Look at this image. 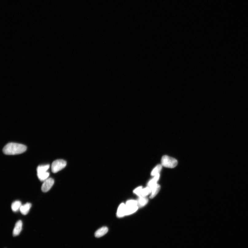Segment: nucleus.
<instances>
[{
  "instance_id": "nucleus-7",
  "label": "nucleus",
  "mask_w": 248,
  "mask_h": 248,
  "mask_svg": "<svg viewBox=\"0 0 248 248\" xmlns=\"http://www.w3.org/2000/svg\"><path fill=\"white\" fill-rule=\"evenodd\" d=\"M117 215L119 218L126 215V206L125 204L122 203L119 205L117 211Z\"/></svg>"
},
{
  "instance_id": "nucleus-5",
  "label": "nucleus",
  "mask_w": 248,
  "mask_h": 248,
  "mask_svg": "<svg viewBox=\"0 0 248 248\" xmlns=\"http://www.w3.org/2000/svg\"><path fill=\"white\" fill-rule=\"evenodd\" d=\"M54 184V180L52 178H48L44 181L41 186V190L44 192H47Z\"/></svg>"
},
{
  "instance_id": "nucleus-3",
  "label": "nucleus",
  "mask_w": 248,
  "mask_h": 248,
  "mask_svg": "<svg viewBox=\"0 0 248 248\" xmlns=\"http://www.w3.org/2000/svg\"><path fill=\"white\" fill-rule=\"evenodd\" d=\"M126 215H131L136 212L138 208L137 201L130 200L126 203Z\"/></svg>"
},
{
  "instance_id": "nucleus-1",
  "label": "nucleus",
  "mask_w": 248,
  "mask_h": 248,
  "mask_svg": "<svg viewBox=\"0 0 248 248\" xmlns=\"http://www.w3.org/2000/svg\"><path fill=\"white\" fill-rule=\"evenodd\" d=\"M26 150V146L23 145L15 143H10L4 146L2 150L5 154L14 155L23 153Z\"/></svg>"
},
{
  "instance_id": "nucleus-18",
  "label": "nucleus",
  "mask_w": 248,
  "mask_h": 248,
  "mask_svg": "<svg viewBox=\"0 0 248 248\" xmlns=\"http://www.w3.org/2000/svg\"><path fill=\"white\" fill-rule=\"evenodd\" d=\"M143 188L142 187H140L135 189L134 191V192L139 197L141 196Z\"/></svg>"
},
{
  "instance_id": "nucleus-8",
  "label": "nucleus",
  "mask_w": 248,
  "mask_h": 248,
  "mask_svg": "<svg viewBox=\"0 0 248 248\" xmlns=\"http://www.w3.org/2000/svg\"><path fill=\"white\" fill-rule=\"evenodd\" d=\"M108 228L106 227H102L98 230L95 233V236L96 238H99L101 237L108 232Z\"/></svg>"
},
{
  "instance_id": "nucleus-10",
  "label": "nucleus",
  "mask_w": 248,
  "mask_h": 248,
  "mask_svg": "<svg viewBox=\"0 0 248 248\" xmlns=\"http://www.w3.org/2000/svg\"><path fill=\"white\" fill-rule=\"evenodd\" d=\"M160 189V186L157 184L151 188V192L150 198L153 199L154 197L156 196L157 193H159Z\"/></svg>"
},
{
  "instance_id": "nucleus-12",
  "label": "nucleus",
  "mask_w": 248,
  "mask_h": 248,
  "mask_svg": "<svg viewBox=\"0 0 248 248\" xmlns=\"http://www.w3.org/2000/svg\"><path fill=\"white\" fill-rule=\"evenodd\" d=\"M138 207H142L145 206L148 202V199L146 197L140 196L137 201Z\"/></svg>"
},
{
  "instance_id": "nucleus-4",
  "label": "nucleus",
  "mask_w": 248,
  "mask_h": 248,
  "mask_svg": "<svg viewBox=\"0 0 248 248\" xmlns=\"http://www.w3.org/2000/svg\"><path fill=\"white\" fill-rule=\"evenodd\" d=\"M67 162L63 160L60 159L55 160L52 165V170L53 173H56L66 167Z\"/></svg>"
},
{
  "instance_id": "nucleus-2",
  "label": "nucleus",
  "mask_w": 248,
  "mask_h": 248,
  "mask_svg": "<svg viewBox=\"0 0 248 248\" xmlns=\"http://www.w3.org/2000/svg\"><path fill=\"white\" fill-rule=\"evenodd\" d=\"M161 163L163 167L169 168L176 167L178 164V162L176 159L166 155L162 157Z\"/></svg>"
},
{
  "instance_id": "nucleus-6",
  "label": "nucleus",
  "mask_w": 248,
  "mask_h": 248,
  "mask_svg": "<svg viewBox=\"0 0 248 248\" xmlns=\"http://www.w3.org/2000/svg\"><path fill=\"white\" fill-rule=\"evenodd\" d=\"M22 223L21 220L17 222L13 231V235L16 236H18L21 232L22 229Z\"/></svg>"
},
{
  "instance_id": "nucleus-16",
  "label": "nucleus",
  "mask_w": 248,
  "mask_h": 248,
  "mask_svg": "<svg viewBox=\"0 0 248 248\" xmlns=\"http://www.w3.org/2000/svg\"><path fill=\"white\" fill-rule=\"evenodd\" d=\"M162 165H157L156 167L154 168L151 173V175L155 176L159 174L162 169Z\"/></svg>"
},
{
  "instance_id": "nucleus-14",
  "label": "nucleus",
  "mask_w": 248,
  "mask_h": 248,
  "mask_svg": "<svg viewBox=\"0 0 248 248\" xmlns=\"http://www.w3.org/2000/svg\"><path fill=\"white\" fill-rule=\"evenodd\" d=\"M37 175L38 179L41 181H44L48 177L49 173L48 172H45L37 173Z\"/></svg>"
},
{
  "instance_id": "nucleus-13",
  "label": "nucleus",
  "mask_w": 248,
  "mask_h": 248,
  "mask_svg": "<svg viewBox=\"0 0 248 248\" xmlns=\"http://www.w3.org/2000/svg\"><path fill=\"white\" fill-rule=\"evenodd\" d=\"M21 205V203L20 201H16L13 203L11 205V208L13 212H16L20 210Z\"/></svg>"
},
{
  "instance_id": "nucleus-17",
  "label": "nucleus",
  "mask_w": 248,
  "mask_h": 248,
  "mask_svg": "<svg viewBox=\"0 0 248 248\" xmlns=\"http://www.w3.org/2000/svg\"><path fill=\"white\" fill-rule=\"evenodd\" d=\"M151 189L149 187L143 188L141 196L146 197L149 194L151 193Z\"/></svg>"
},
{
  "instance_id": "nucleus-9",
  "label": "nucleus",
  "mask_w": 248,
  "mask_h": 248,
  "mask_svg": "<svg viewBox=\"0 0 248 248\" xmlns=\"http://www.w3.org/2000/svg\"><path fill=\"white\" fill-rule=\"evenodd\" d=\"M31 207L32 204L30 203H27L26 204L22 205L19 210L22 215H26L29 212Z\"/></svg>"
},
{
  "instance_id": "nucleus-11",
  "label": "nucleus",
  "mask_w": 248,
  "mask_h": 248,
  "mask_svg": "<svg viewBox=\"0 0 248 248\" xmlns=\"http://www.w3.org/2000/svg\"><path fill=\"white\" fill-rule=\"evenodd\" d=\"M160 175L159 174L155 176L149 182L148 184V187L150 188L151 189V188L153 187L154 186L156 185L157 184V182L158 181L160 178Z\"/></svg>"
},
{
  "instance_id": "nucleus-15",
  "label": "nucleus",
  "mask_w": 248,
  "mask_h": 248,
  "mask_svg": "<svg viewBox=\"0 0 248 248\" xmlns=\"http://www.w3.org/2000/svg\"><path fill=\"white\" fill-rule=\"evenodd\" d=\"M49 167V165H39L37 169V173H43L47 172Z\"/></svg>"
}]
</instances>
